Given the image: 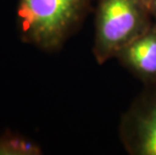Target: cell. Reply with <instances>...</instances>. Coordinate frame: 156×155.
I'll list each match as a JSON object with an SVG mask.
<instances>
[{
  "label": "cell",
  "instance_id": "5b68a950",
  "mask_svg": "<svg viewBox=\"0 0 156 155\" xmlns=\"http://www.w3.org/2000/svg\"><path fill=\"white\" fill-rule=\"evenodd\" d=\"M41 150L34 142L16 134L0 135V154L8 155H37Z\"/></svg>",
  "mask_w": 156,
  "mask_h": 155
},
{
  "label": "cell",
  "instance_id": "52a82bcc",
  "mask_svg": "<svg viewBox=\"0 0 156 155\" xmlns=\"http://www.w3.org/2000/svg\"><path fill=\"white\" fill-rule=\"evenodd\" d=\"M143 1H144V2L146 3V4H147V5L149 6V5H150V3H151L152 0H143Z\"/></svg>",
  "mask_w": 156,
  "mask_h": 155
},
{
  "label": "cell",
  "instance_id": "3957f363",
  "mask_svg": "<svg viewBox=\"0 0 156 155\" xmlns=\"http://www.w3.org/2000/svg\"><path fill=\"white\" fill-rule=\"evenodd\" d=\"M123 147L131 155H156V83L144 85L119 125Z\"/></svg>",
  "mask_w": 156,
  "mask_h": 155
},
{
  "label": "cell",
  "instance_id": "7a4b0ae2",
  "mask_svg": "<svg viewBox=\"0 0 156 155\" xmlns=\"http://www.w3.org/2000/svg\"><path fill=\"white\" fill-rule=\"evenodd\" d=\"M154 19L143 0H99L95 13L93 55L99 65L151 27Z\"/></svg>",
  "mask_w": 156,
  "mask_h": 155
},
{
  "label": "cell",
  "instance_id": "277c9868",
  "mask_svg": "<svg viewBox=\"0 0 156 155\" xmlns=\"http://www.w3.org/2000/svg\"><path fill=\"white\" fill-rule=\"evenodd\" d=\"M123 68L144 85L156 83V21L115 57Z\"/></svg>",
  "mask_w": 156,
  "mask_h": 155
},
{
  "label": "cell",
  "instance_id": "6da1fadb",
  "mask_svg": "<svg viewBox=\"0 0 156 155\" xmlns=\"http://www.w3.org/2000/svg\"><path fill=\"white\" fill-rule=\"evenodd\" d=\"M91 3L92 0H18L21 39L41 51H58L81 27Z\"/></svg>",
  "mask_w": 156,
  "mask_h": 155
},
{
  "label": "cell",
  "instance_id": "8992f818",
  "mask_svg": "<svg viewBox=\"0 0 156 155\" xmlns=\"http://www.w3.org/2000/svg\"><path fill=\"white\" fill-rule=\"evenodd\" d=\"M149 8H150L151 14L153 16L154 21H156V0H152L150 5H149Z\"/></svg>",
  "mask_w": 156,
  "mask_h": 155
}]
</instances>
